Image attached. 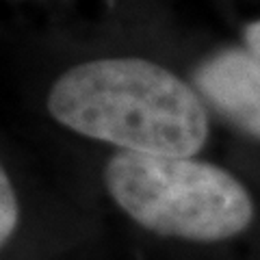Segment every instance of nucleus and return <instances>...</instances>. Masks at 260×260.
<instances>
[{
  "label": "nucleus",
  "mask_w": 260,
  "mask_h": 260,
  "mask_svg": "<svg viewBox=\"0 0 260 260\" xmlns=\"http://www.w3.org/2000/svg\"><path fill=\"white\" fill-rule=\"evenodd\" d=\"M48 111L65 128L121 152L193 156L208 137L200 93L167 68L137 56L70 68L48 93Z\"/></svg>",
  "instance_id": "obj_1"
},
{
  "label": "nucleus",
  "mask_w": 260,
  "mask_h": 260,
  "mask_svg": "<svg viewBox=\"0 0 260 260\" xmlns=\"http://www.w3.org/2000/svg\"><path fill=\"white\" fill-rule=\"evenodd\" d=\"M111 198L148 230L213 243L237 237L254 219V202L230 172L193 156L119 152L104 169Z\"/></svg>",
  "instance_id": "obj_2"
},
{
  "label": "nucleus",
  "mask_w": 260,
  "mask_h": 260,
  "mask_svg": "<svg viewBox=\"0 0 260 260\" xmlns=\"http://www.w3.org/2000/svg\"><path fill=\"white\" fill-rule=\"evenodd\" d=\"M195 91L225 121L260 139V54L249 48L215 52L193 74Z\"/></svg>",
  "instance_id": "obj_3"
},
{
  "label": "nucleus",
  "mask_w": 260,
  "mask_h": 260,
  "mask_svg": "<svg viewBox=\"0 0 260 260\" xmlns=\"http://www.w3.org/2000/svg\"><path fill=\"white\" fill-rule=\"evenodd\" d=\"M15 225H18V200H15L9 176L3 172L0 174V239H3V245L11 239Z\"/></svg>",
  "instance_id": "obj_4"
},
{
  "label": "nucleus",
  "mask_w": 260,
  "mask_h": 260,
  "mask_svg": "<svg viewBox=\"0 0 260 260\" xmlns=\"http://www.w3.org/2000/svg\"><path fill=\"white\" fill-rule=\"evenodd\" d=\"M245 44H247L249 50L260 54V20L251 22L245 26Z\"/></svg>",
  "instance_id": "obj_5"
}]
</instances>
